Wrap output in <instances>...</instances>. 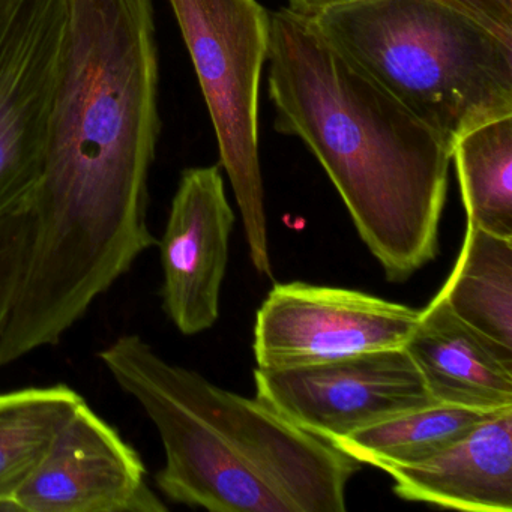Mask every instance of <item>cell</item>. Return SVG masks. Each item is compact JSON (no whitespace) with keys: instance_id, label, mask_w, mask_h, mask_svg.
Segmentation results:
<instances>
[{"instance_id":"obj_16","label":"cell","mask_w":512,"mask_h":512,"mask_svg":"<svg viewBox=\"0 0 512 512\" xmlns=\"http://www.w3.org/2000/svg\"><path fill=\"white\" fill-rule=\"evenodd\" d=\"M467 223L512 239V115L467 131L452 146Z\"/></svg>"},{"instance_id":"obj_8","label":"cell","mask_w":512,"mask_h":512,"mask_svg":"<svg viewBox=\"0 0 512 512\" xmlns=\"http://www.w3.org/2000/svg\"><path fill=\"white\" fill-rule=\"evenodd\" d=\"M68 0H22L0 52V212L43 175Z\"/></svg>"},{"instance_id":"obj_5","label":"cell","mask_w":512,"mask_h":512,"mask_svg":"<svg viewBox=\"0 0 512 512\" xmlns=\"http://www.w3.org/2000/svg\"><path fill=\"white\" fill-rule=\"evenodd\" d=\"M235 191L251 262L271 277L259 158V86L268 59L269 14L256 0H169Z\"/></svg>"},{"instance_id":"obj_1","label":"cell","mask_w":512,"mask_h":512,"mask_svg":"<svg viewBox=\"0 0 512 512\" xmlns=\"http://www.w3.org/2000/svg\"><path fill=\"white\" fill-rule=\"evenodd\" d=\"M158 82L154 0H68L31 250L0 367L58 344L158 245L148 226Z\"/></svg>"},{"instance_id":"obj_4","label":"cell","mask_w":512,"mask_h":512,"mask_svg":"<svg viewBox=\"0 0 512 512\" xmlns=\"http://www.w3.org/2000/svg\"><path fill=\"white\" fill-rule=\"evenodd\" d=\"M451 149L512 115V43L448 0H362L310 19Z\"/></svg>"},{"instance_id":"obj_6","label":"cell","mask_w":512,"mask_h":512,"mask_svg":"<svg viewBox=\"0 0 512 512\" xmlns=\"http://www.w3.org/2000/svg\"><path fill=\"white\" fill-rule=\"evenodd\" d=\"M419 313L358 290L275 284L256 314L257 368L281 370L404 347Z\"/></svg>"},{"instance_id":"obj_7","label":"cell","mask_w":512,"mask_h":512,"mask_svg":"<svg viewBox=\"0 0 512 512\" xmlns=\"http://www.w3.org/2000/svg\"><path fill=\"white\" fill-rule=\"evenodd\" d=\"M256 398L332 442L398 413L436 403L404 347L281 370H254Z\"/></svg>"},{"instance_id":"obj_10","label":"cell","mask_w":512,"mask_h":512,"mask_svg":"<svg viewBox=\"0 0 512 512\" xmlns=\"http://www.w3.org/2000/svg\"><path fill=\"white\" fill-rule=\"evenodd\" d=\"M235 212L217 166L182 173L163 238V308L184 335L208 331L220 316V295Z\"/></svg>"},{"instance_id":"obj_15","label":"cell","mask_w":512,"mask_h":512,"mask_svg":"<svg viewBox=\"0 0 512 512\" xmlns=\"http://www.w3.org/2000/svg\"><path fill=\"white\" fill-rule=\"evenodd\" d=\"M439 295L458 319L512 349V239L467 223L460 256Z\"/></svg>"},{"instance_id":"obj_3","label":"cell","mask_w":512,"mask_h":512,"mask_svg":"<svg viewBox=\"0 0 512 512\" xmlns=\"http://www.w3.org/2000/svg\"><path fill=\"white\" fill-rule=\"evenodd\" d=\"M98 358L160 433L167 499L212 512L346 511L361 463L328 440L172 364L140 335H121Z\"/></svg>"},{"instance_id":"obj_13","label":"cell","mask_w":512,"mask_h":512,"mask_svg":"<svg viewBox=\"0 0 512 512\" xmlns=\"http://www.w3.org/2000/svg\"><path fill=\"white\" fill-rule=\"evenodd\" d=\"M83 401L67 385L0 392V511H23L17 493Z\"/></svg>"},{"instance_id":"obj_9","label":"cell","mask_w":512,"mask_h":512,"mask_svg":"<svg viewBox=\"0 0 512 512\" xmlns=\"http://www.w3.org/2000/svg\"><path fill=\"white\" fill-rule=\"evenodd\" d=\"M139 452L83 401L17 493L25 512H164Z\"/></svg>"},{"instance_id":"obj_19","label":"cell","mask_w":512,"mask_h":512,"mask_svg":"<svg viewBox=\"0 0 512 512\" xmlns=\"http://www.w3.org/2000/svg\"><path fill=\"white\" fill-rule=\"evenodd\" d=\"M355 2H362V0H289L287 10L305 19H314L323 11L341 7V5L355 4Z\"/></svg>"},{"instance_id":"obj_18","label":"cell","mask_w":512,"mask_h":512,"mask_svg":"<svg viewBox=\"0 0 512 512\" xmlns=\"http://www.w3.org/2000/svg\"><path fill=\"white\" fill-rule=\"evenodd\" d=\"M464 14L493 32L500 40L512 43V0H448Z\"/></svg>"},{"instance_id":"obj_2","label":"cell","mask_w":512,"mask_h":512,"mask_svg":"<svg viewBox=\"0 0 512 512\" xmlns=\"http://www.w3.org/2000/svg\"><path fill=\"white\" fill-rule=\"evenodd\" d=\"M275 128L313 152L391 283L439 253L452 152L310 19L269 16Z\"/></svg>"},{"instance_id":"obj_14","label":"cell","mask_w":512,"mask_h":512,"mask_svg":"<svg viewBox=\"0 0 512 512\" xmlns=\"http://www.w3.org/2000/svg\"><path fill=\"white\" fill-rule=\"evenodd\" d=\"M502 410L505 409L431 403L398 413L331 443L359 463L382 470L412 466L445 451L476 425Z\"/></svg>"},{"instance_id":"obj_20","label":"cell","mask_w":512,"mask_h":512,"mask_svg":"<svg viewBox=\"0 0 512 512\" xmlns=\"http://www.w3.org/2000/svg\"><path fill=\"white\" fill-rule=\"evenodd\" d=\"M22 0H0V52L13 25Z\"/></svg>"},{"instance_id":"obj_11","label":"cell","mask_w":512,"mask_h":512,"mask_svg":"<svg viewBox=\"0 0 512 512\" xmlns=\"http://www.w3.org/2000/svg\"><path fill=\"white\" fill-rule=\"evenodd\" d=\"M404 349L436 403L512 407V349L458 319L437 293Z\"/></svg>"},{"instance_id":"obj_17","label":"cell","mask_w":512,"mask_h":512,"mask_svg":"<svg viewBox=\"0 0 512 512\" xmlns=\"http://www.w3.org/2000/svg\"><path fill=\"white\" fill-rule=\"evenodd\" d=\"M31 196L0 212V334L22 283L31 250L34 229Z\"/></svg>"},{"instance_id":"obj_12","label":"cell","mask_w":512,"mask_h":512,"mask_svg":"<svg viewBox=\"0 0 512 512\" xmlns=\"http://www.w3.org/2000/svg\"><path fill=\"white\" fill-rule=\"evenodd\" d=\"M409 502L472 512L512 511V407L476 425L440 454L385 470Z\"/></svg>"}]
</instances>
